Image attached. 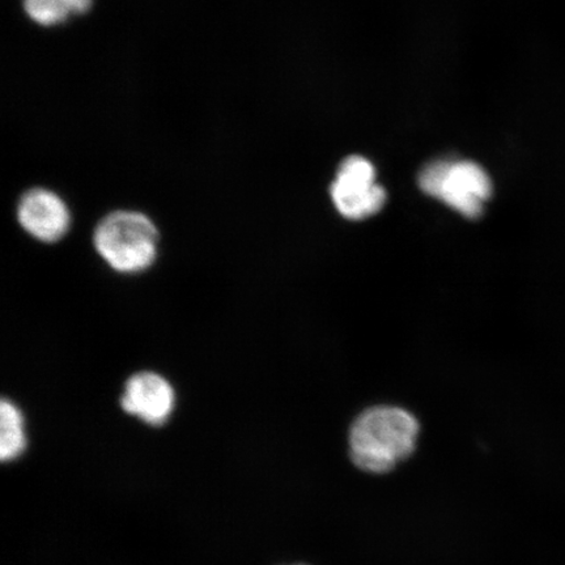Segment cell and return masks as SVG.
Wrapping results in <instances>:
<instances>
[{"mask_svg": "<svg viewBox=\"0 0 565 565\" xmlns=\"http://www.w3.org/2000/svg\"><path fill=\"white\" fill-rule=\"evenodd\" d=\"M419 433L418 420L405 408L376 406L365 409L350 428L351 461L369 475H386L413 456Z\"/></svg>", "mask_w": 565, "mask_h": 565, "instance_id": "1", "label": "cell"}, {"mask_svg": "<svg viewBox=\"0 0 565 565\" xmlns=\"http://www.w3.org/2000/svg\"><path fill=\"white\" fill-rule=\"evenodd\" d=\"M94 244L113 270L138 274L157 260L159 231L150 217L137 211H115L97 224Z\"/></svg>", "mask_w": 565, "mask_h": 565, "instance_id": "2", "label": "cell"}, {"mask_svg": "<svg viewBox=\"0 0 565 565\" xmlns=\"http://www.w3.org/2000/svg\"><path fill=\"white\" fill-rule=\"evenodd\" d=\"M424 193L459 214L477 218L492 195V182L484 169L469 160H437L419 173Z\"/></svg>", "mask_w": 565, "mask_h": 565, "instance_id": "3", "label": "cell"}, {"mask_svg": "<svg viewBox=\"0 0 565 565\" xmlns=\"http://www.w3.org/2000/svg\"><path fill=\"white\" fill-rule=\"evenodd\" d=\"M330 194L339 214L350 221L376 215L386 202V192L377 182L376 169L362 157H350L342 162Z\"/></svg>", "mask_w": 565, "mask_h": 565, "instance_id": "4", "label": "cell"}, {"mask_svg": "<svg viewBox=\"0 0 565 565\" xmlns=\"http://www.w3.org/2000/svg\"><path fill=\"white\" fill-rule=\"evenodd\" d=\"M17 215L21 228L41 243L60 242L70 230L67 204L52 190H28L20 198Z\"/></svg>", "mask_w": 565, "mask_h": 565, "instance_id": "5", "label": "cell"}, {"mask_svg": "<svg viewBox=\"0 0 565 565\" xmlns=\"http://www.w3.org/2000/svg\"><path fill=\"white\" fill-rule=\"evenodd\" d=\"M175 394L169 381L154 372H139L126 381L121 397L124 412L150 426H161L173 413Z\"/></svg>", "mask_w": 565, "mask_h": 565, "instance_id": "6", "label": "cell"}, {"mask_svg": "<svg viewBox=\"0 0 565 565\" xmlns=\"http://www.w3.org/2000/svg\"><path fill=\"white\" fill-rule=\"evenodd\" d=\"M94 0H24V10L34 23L52 26L67 19L83 15Z\"/></svg>", "mask_w": 565, "mask_h": 565, "instance_id": "7", "label": "cell"}, {"mask_svg": "<svg viewBox=\"0 0 565 565\" xmlns=\"http://www.w3.org/2000/svg\"><path fill=\"white\" fill-rule=\"evenodd\" d=\"M24 419L13 402L0 405V458L3 462L18 458L25 448Z\"/></svg>", "mask_w": 565, "mask_h": 565, "instance_id": "8", "label": "cell"}, {"mask_svg": "<svg viewBox=\"0 0 565 565\" xmlns=\"http://www.w3.org/2000/svg\"><path fill=\"white\" fill-rule=\"evenodd\" d=\"M299 565H302V564H299Z\"/></svg>", "mask_w": 565, "mask_h": 565, "instance_id": "9", "label": "cell"}]
</instances>
